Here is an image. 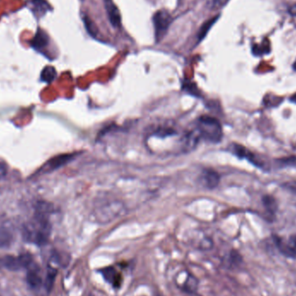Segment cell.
Masks as SVG:
<instances>
[{"label":"cell","instance_id":"cell-1","mask_svg":"<svg viewBox=\"0 0 296 296\" xmlns=\"http://www.w3.org/2000/svg\"><path fill=\"white\" fill-rule=\"evenodd\" d=\"M52 210V206L49 204L40 203L37 205L35 215L23 227V238L26 241L39 246L48 242L51 232L49 216Z\"/></svg>","mask_w":296,"mask_h":296},{"label":"cell","instance_id":"cell-2","mask_svg":"<svg viewBox=\"0 0 296 296\" xmlns=\"http://www.w3.org/2000/svg\"><path fill=\"white\" fill-rule=\"evenodd\" d=\"M196 132L199 138L212 143H218L223 138L221 124L215 118L208 115H203L198 119Z\"/></svg>","mask_w":296,"mask_h":296},{"label":"cell","instance_id":"cell-3","mask_svg":"<svg viewBox=\"0 0 296 296\" xmlns=\"http://www.w3.org/2000/svg\"><path fill=\"white\" fill-rule=\"evenodd\" d=\"M100 205H97L95 209V214L99 220L101 222H108L115 218L118 216L121 215L122 212V205L121 203L115 200H108L103 199L99 202Z\"/></svg>","mask_w":296,"mask_h":296},{"label":"cell","instance_id":"cell-4","mask_svg":"<svg viewBox=\"0 0 296 296\" xmlns=\"http://www.w3.org/2000/svg\"><path fill=\"white\" fill-rule=\"evenodd\" d=\"M172 21L173 18L169 12L165 10H159L153 15V22L157 42H159L166 35Z\"/></svg>","mask_w":296,"mask_h":296},{"label":"cell","instance_id":"cell-5","mask_svg":"<svg viewBox=\"0 0 296 296\" xmlns=\"http://www.w3.org/2000/svg\"><path fill=\"white\" fill-rule=\"evenodd\" d=\"M31 261L32 258L29 254L20 255L17 257L8 256L0 259V267L11 271H16L23 268L28 267L31 264Z\"/></svg>","mask_w":296,"mask_h":296},{"label":"cell","instance_id":"cell-6","mask_svg":"<svg viewBox=\"0 0 296 296\" xmlns=\"http://www.w3.org/2000/svg\"><path fill=\"white\" fill-rule=\"evenodd\" d=\"M276 244L283 255L287 257H296V235L291 236L287 241L276 238Z\"/></svg>","mask_w":296,"mask_h":296},{"label":"cell","instance_id":"cell-7","mask_svg":"<svg viewBox=\"0 0 296 296\" xmlns=\"http://www.w3.org/2000/svg\"><path fill=\"white\" fill-rule=\"evenodd\" d=\"M102 277H104L105 280L107 281L109 284H111L114 289H120L122 282L121 275L118 272L114 267H107L100 270Z\"/></svg>","mask_w":296,"mask_h":296},{"label":"cell","instance_id":"cell-8","mask_svg":"<svg viewBox=\"0 0 296 296\" xmlns=\"http://www.w3.org/2000/svg\"><path fill=\"white\" fill-rule=\"evenodd\" d=\"M74 158V154H64L53 158L51 160L46 163L45 166L42 168L43 173H49L54 170H56L61 166H64L65 164L70 161Z\"/></svg>","mask_w":296,"mask_h":296},{"label":"cell","instance_id":"cell-9","mask_svg":"<svg viewBox=\"0 0 296 296\" xmlns=\"http://www.w3.org/2000/svg\"><path fill=\"white\" fill-rule=\"evenodd\" d=\"M105 7L108 13V19L111 24L115 28L120 27L121 23V16L117 7L112 0H104Z\"/></svg>","mask_w":296,"mask_h":296},{"label":"cell","instance_id":"cell-10","mask_svg":"<svg viewBox=\"0 0 296 296\" xmlns=\"http://www.w3.org/2000/svg\"><path fill=\"white\" fill-rule=\"evenodd\" d=\"M231 150L232 151V153L236 154L237 156L240 157L242 159H246L249 161H251V163H253L255 166L261 167L258 161L255 159L254 154L251 153L245 147H242V146L238 145V144H232L231 146Z\"/></svg>","mask_w":296,"mask_h":296},{"label":"cell","instance_id":"cell-11","mask_svg":"<svg viewBox=\"0 0 296 296\" xmlns=\"http://www.w3.org/2000/svg\"><path fill=\"white\" fill-rule=\"evenodd\" d=\"M202 179L205 186L207 188L213 189L218 186L220 177L218 175V173H216L213 170H205L203 173Z\"/></svg>","mask_w":296,"mask_h":296},{"label":"cell","instance_id":"cell-12","mask_svg":"<svg viewBox=\"0 0 296 296\" xmlns=\"http://www.w3.org/2000/svg\"><path fill=\"white\" fill-rule=\"evenodd\" d=\"M13 241V234L10 229L0 225V248H7Z\"/></svg>","mask_w":296,"mask_h":296},{"label":"cell","instance_id":"cell-13","mask_svg":"<svg viewBox=\"0 0 296 296\" xmlns=\"http://www.w3.org/2000/svg\"><path fill=\"white\" fill-rule=\"evenodd\" d=\"M48 42H49V36H47L45 32H43L42 30L39 29L36 32L35 37L33 38L31 45L34 49H41L47 46Z\"/></svg>","mask_w":296,"mask_h":296},{"label":"cell","instance_id":"cell-14","mask_svg":"<svg viewBox=\"0 0 296 296\" xmlns=\"http://www.w3.org/2000/svg\"><path fill=\"white\" fill-rule=\"evenodd\" d=\"M26 280L27 283H29V286L33 288V289L39 288L41 283H42V279L40 277L39 274L37 273L35 270H30L28 272Z\"/></svg>","mask_w":296,"mask_h":296},{"label":"cell","instance_id":"cell-15","mask_svg":"<svg viewBox=\"0 0 296 296\" xmlns=\"http://www.w3.org/2000/svg\"><path fill=\"white\" fill-rule=\"evenodd\" d=\"M218 17L219 16H215L214 18H212V19L208 20L207 22H205L204 24H203L201 28L199 29V33H198V37H199V41H201L203 38H205V36H206V34L208 33L209 29L212 28V25L214 24V23L217 22V20L218 19Z\"/></svg>","mask_w":296,"mask_h":296},{"label":"cell","instance_id":"cell-16","mask_svg":"<svg viewBox=\"0 0 296 296\" xmlns=\"http://www.w3.org/2000/svg\"><path fill=\"white\" fill-rule=\"evenodd\" d=\"M56 76V72L54 67L51 66H48L46 68H43V70L41 74V79L42 81H45L47 83H49L55 78Z\"/></svg>","mask_w":296,"mask_h":296},{"label":"cell","instance_id":"cell-17","mask_svg":"<svg viewBox=\"0 0 296 296\" xmlns=\"http://www.w3.org/2000/svg\"><path fill=\"white\" fill-rule=\"evenodd\" d=\"M56 273L57 271L53 268H49L47 273V277H46L45 287L47 291H50L52 290L53 285L55 283V277H56Z\"/></svg>","mask_w":296,"mask_h":296},{"label":"cell","instance_id":"cell-18","mask_svg":"<svg viewBox=\"0 0 296 296\" xmlns=\"http://www.w3.org/2000/svg\"><path fill=\"white\" fill-rule=\"evenodd\" d=\"M32 3L33 6L35 7L36 10L39 12H45L48 10V3L45 0H30Z\"/></svg>","mask_w":296,"mask_h":296},{"label":"cell","instance_id":"cell-19","mask_svg":"<svg viewBox=\"0 0 296 296\" xmlns=\"http://www.w3.org/2000/svg\"><path fill=\"white\" fill-rule=\"evenodd\" d=\"M83 22H84L85 26H86V29L88 30V32L91 36H95L96 33H97V28L94 25V23L92 22L91 20L88 18V16H84L83 17Z\"/></svg>","mask_w":296,"mask_h":296},{"label":"cell","instance_id":"cell-20","mask_svg":"<svg viewBox=\"0 0 296 296\" xmlns=\"http://www.w3.org/2000/svg\"><path fill=\"white\" fill-rule=\"evenodd\" d=\"M264 205L268 207L270 211H272V207L276 208V205H275V200H274L271 197L266 196L264 199Z\"/></svg>","mask_w":296,"mask_h":296},{"label":"cell","instance_id":"cell-21","mask_svg":"<svg viewBox=\"0 0 296 296\" xmlns=\"http://www.w3.org/2000/svg\"><path fill=\"white\" fill-rule=\"evenodd\" d=\"M7 173V166L5 163L0 160V179H2L3 177L6 175Z\"/></svg>","mask_w":296,"mask_h":296},{"label":"cell","instance_id":"cell-22","mask_svg":"<svg viewBox=\"0 0 296 296\" xmlns=\"http://www.w3.org/2000/svg\"><path fill=\"white\" fill-rule=\"evenodd\" d=\"M228 1L229 0H214L213 7L221 8V7L225 6V4L228 3Z\"/></svg>","mask_w":296,"mask_h":296},{"label":"cell","instance_id":"cell-23","mask_svg":"<svg viewBox=\"0 0 296 296\" xmlns=\"http://www.w3.org/2000/svg\"><path fill=\"white\" fill-rule=\"evenodd\" d=\"M284 187L290 190V192H294L296 194V182L287 183L284 185Z\"/></svg>","mask_w":296,"mask_h":296},{"label":"cell","instance_id":"cell-24","mask_svg":"<svg viewBox=\"0 0 296 296\" xmlns=\"http://www.w3.org/2000/svg\"><path fill=\"white\" fill-rule=\"evenodd\" d=\"M290 11H291V15H292L294 18L296 20V6L293 7V8L290 10Z\"/></svg>","mask_w":296,"mask_h":296},{"label":"cell","instance_id":"cell-25","mask_svg":"<svg viewBox=\"0 0 296 296\" xmlns=\"http://www.w3.org/2000/svg\"><path fill=\"white\" fill-rule=\"evenodd\" d=\"M294 68L296 70V62H295V64H294Z\"/></svg>","mask_w":296,"mask_h":296}]
</instances>
